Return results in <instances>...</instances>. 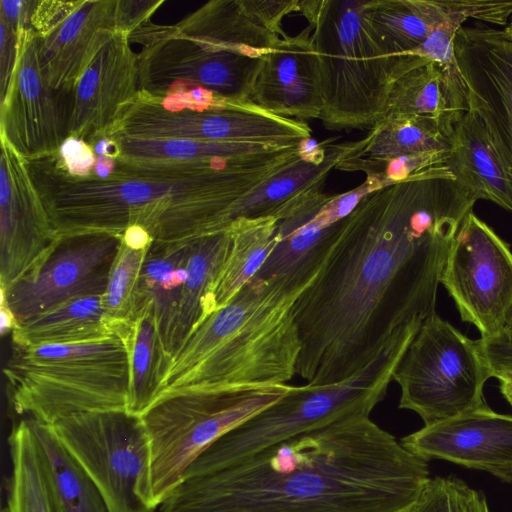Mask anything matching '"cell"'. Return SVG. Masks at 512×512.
Segmentation results:
<instances>
[{
	"label": "cell",
	"instance_id": "1",
	"mask_svg": "<svg viewBox=\"0 0 512 512\" xmlns=\"http://www.w3.org/2000/svg\"><path fill=\"white\" fill-rule=\"evenodd\" d=\"M476 202L451 172L364 197L293 306L301 340L296 374L315 386L342 382L399 330L435 315L452 242Z\"/></svg>",
	"mask_w": 512,
	"mask_h": 512
},
{
	"label": "cell",
	"instance_id": "2",
	"mask_svg": "<svg viewBox=\"0 0 512 512\" xmlns=\"http://www.w3.org/2000/svg\"><path fill=\"white\" fill-rule=\"evenodd\" d=\"M429 478L427 461L359 415L185 476L160 512H407Z\"/></svg>",
	"mask_w": 512,
	"mask_h": 512
},
{
	"label": "cell",
	"instance_id": "3",
	"mask_svg": "<svg viewBox=\"0 0 512 512\" xmlns=\"http://www.w3.org/2000/svg\"><path fill=\"white\" fill-rule=\"evenodd\" d=\"M302 143L233 159L169 162L115 159L106 178L74 177L51 156L28 162L59 237L132 225L154 241L186 242L227 230L234 204L295 160Z\"/></svg>",
	"mask_w": 512,
	"mask_h": 512
},
{
	"label": "cell",
	"instance_id": "4",
	"mask_svg": "<svg viewBox=\"0 0 512 512\" xmlns=\"http://www.w3.org/2000/svg\"><path fill=\"white\" fill-rule=\"evenodd\" d=\"M301 293L279 280L254 277L180 346L157 397L286 384L296 374L301 351L293 314Z\"/></svg>",
	"mask_w": 512,
	"mask_h": 512
},
{
	"label": "cell",
	"instance_id": "5",
	"mask_svg": "<svg viewBox=\"0 0 512 512\" xmlns=\"http://www.w3.org/2000/svg\"><path fill=\"white\" fill-rule=\"evenodd\" d=\"M363 0H303L301 13L312 26L323 109L330 130L371 129L384 116L393 82L428 60L388 56L367 29Z\"/></svg>",
	"mask_w": 512,
	"mask_h": 512
},
{
	"label": "cell",
	"instance_id": "6",
	"mask_svg": "<svg viewBox=\"0 0 512 512\" xmlns=\"http://www.w3.org/2000/svg\"><path fill=\"white\" fill-rule=\"evenodd\" d=\"M3 374L14 411L44 424L80 413L127 410L129 352L117 334L82 344H12Z\"/></svg>",
	"mask_w": 512,
	"mask_h": 512
},
{
	"label": "cell",
	"instance_id": "7",
	"mask_svg": "<svg viewBox=\"0 0 512 512\" xmlns=\"http://www.w3.org/2000/svg\"><path fill=\"white\" fill-rule=\"evenodd\" d=\"M416 335L413 328L401 329L371 363L342 382L323 386L290 385L278 401L211 444L189 466L184 477L223 468L340 419L369 416L386 396L394 371Z\"/></svg>",
	"mask_w": 512,
	"mask_h": 512
},
{
	"label": "cell",
	"instance_id": "8",
	"mask_svg": "<svg viewBox=\"0 0 512 512\" xmlns=\"http://www.w3.org/2000/svg\"><path fill=\"white\" fill-rule=\"evenodd\" d=\"M289 388L182 390L157 397L141 415L150 439L155 505L160 506L211 444L278 401Z\"/></svg>",
	"mask_w": 512,
	"mask_h": 512
},
{
	"label": "cell",
	"instance_id": "9",
	"mask_svg": "<svg viewBox=\"0 0 512 512\" xmlns=\"http://www.w3.org/2000/svg\"><path fill=\"white\" fill-rule=\"evenodd\" d=\"M106 135L285 147L310 139L311 129L305 122L248 102H232L200 87H187L161 96L139 91Z\"/></svg>",
	"mask_w": 512,
	"mask_h": 512
},
{
	"label": "cell",
	"instance_id": "10",
	"mask_svg": "<svg viewBox=\"0 0 512 512\" xmlns=\"http://www.w3.org/2000/svg\"><path fill=\"white\" fill-rule=\"evenodd\" d=\"M492 377L479 340H472L437 313L428 318L393 374L399 407L431 425L486 404L483 388Z\"/></svg>",
	"mask_w": 512,
	"mask_h": 512
},
{
	"label": "cell",
	"instance_id": "11",
	"mask_svg": "<svg viewBox=\"0 0 512 512\" xmlns=\"http://www.w3.org/2000/svg\"><path fill=\"white\" fill-rule=\"evenodd\" d=\"M138 53L139 88L161 96L178 87H200L215 96L248 102L263 56L270 49L203 36H185L174 25L150 21L128 36Z\"/></svg>",
	"mask_w": 512,
	"mask_h": 512
},
{
	"label": "cell",
	"instance_id": "12",
	"mask_svg": "<svg viewBox=\"0 0 512 512\" xmlns=\"http://www.w3.org/2000/svg\"><path fill=\"white\" fill-rule=\"evenodd\" d=\"M99 489L109 512H154L150 439L127 410L86 412L51 425Z\"/></svg>",
	"mask_w": 512,
	"mask_h": 512
},
{
	"label": "cell",
	"instance_id": "13",
	"mask_svg": "<svg viewBox=\"0 0 512 512\" xmlns=\"http://www.w3.org/2000/svg\"><path fill=\"white\" fill-rule=\"evenodd\" d=\"M440 283L480 338L512 330V251L473 210L458 228Z\"/></svg>",
	"mask_w": 512,
	"mask_h": 512
},
{
	"label": "cell",
	"instance_id": "14",
	"mask_svg": "<svg viewBox=\"0 0 512 512\" xmlns=\"http://www.w3.org/2000/svg\"><path fill=\"white\" fill-rule=\"evenodd\" d=\"M121 244V235L108 232L59 237L36 272L0 288V303L11 310L19 324L68 300L103 295Z\"/></svg>",
	"mask_w": 512,
	"mask_h": 512
},
{
	"label": "cell",
	"instance_id": "15",
	"mask_svg": "<svg viewBox=\"0 0 512 512\" xmlns=\"http://www.w3.org/2000/svg\"><path fill=\"white\" fill-rule=\"evenodd\" d=\"M454 53L465 83L469 110L482 121L512 177V20L504 27L463 25Z\"/></svg>",
	"mask_w": 512,
	"mask_h": 512
},
{
	"label": "cell",
	"instance_id": "16",
	"mask_svg": "<svg viewBox=\"0 0 512 512\" xmlns=\"http://www.w3.org/2000/svg\"><path fill=\"white\" fill-rule=\"evenodd\" d=\"M0 288L32 275L59 236L31 176L28 162L1 138Z\"/></svg>",
	"mask_w": 512,
	"mask_h": 512
},
{
	"label": "cell",
	"instance_id": "17",
	"mask_svg": "<svg viewBox=\"0 0 512 512\" xmlns=\"http://www.w3.org/2000/svg\"><path fill=\"white\" fill-rule=\"evenodd\" d=\"M47 82L31 29L18 34V54L6 95L0 101V138L27 162L58 153L66 139L67 116Z\"/></svg>",
	"mask_w": 512,
	"mask_h": 512
},
{
	"label": "cell",
	"instance_id": "18",
	"mask_svg": "<svg viewBox=\"0 0 512 512\" xmlns=\"http://www.w3.org/2000/svg\"><path fill=\"white\" fill-rule=\"evenodd\" d=\"M400 441L427 462L442 459L512 483V416L488 405L424 425Z\"/></svg>",
	"mask_w": 512,
	"mask_h": 512
},
{
	"label": "cell",
	"instance_id": "19",
	"mask_svg": "<svg viewBox=\"0 0 512 512\" xmlns=\"http://www.w3.org/2000/svg\"><path fill=\"white\" fill-rule=\"evenodd\" d=\"M139 91L138 54L132 50L128 35L116 32L71 92L66 138L89 143L106 135Z\"/></svg>",
	"mask_w": 512,
	"mask_h": 512
},
{
	"label": "cell",
	"instance_id": "20",
	"mask_svg": "<svg viewBox=\"0 0 512 512\" xmlns=\"http://www.w3.org/2000/svg\"><path fill=\"white\" fill-rule=\"evenodd\" d=\"M331 195L316 189L286 203L276 219V245L255 277L275 279L304 291L317 275L337 238L342 221L327 209Z\"/></svg>",
	"mask_w": 512,
	"mask_h": 512
},
{
	"label": "cell",
	"instance_id": "21",
	"mask_svg": "<svg viewBox=\"0 0 512 512\" xmlns=\"http://www.w3.org/2000/svg\"><path fill=\"white\" fill-rule=\"evenodd\" d=\"M312 26L280 38L263 56L248 103L271 114L305 122L320 119L323 99Z\"/></svg>",
	"mask_w": 512,
	"mask_h": 512
},
{
	"label": "cell",
	"instance_id": "22",
	"mask_svg": "<svg viewBox=\"0 0 512 512\" xmlns=\"http://www.w3.org/2000/svg\"><path fill=\"white\" fill-rule=\"evenodd\" d=\"M117 0L82 1L50 34L38 38L40 65L53 90L71 93L100 49L117 32Z\"/></svg>",
	"mask_w": 512,
	"mask_h": 512
},
{
	"label": "cell",
	"instance_id": "23",
	"mask_svg": "<svg viewBox=\"0 0 512 512\" xmlns=\"http://www.w3.org/2000/svg\"><path fill=\"white\" fill-rule=\"evenodd\" d=\"M482 22V0H363L362 19L390 57H408L441 24L454 16Z\"/></svg>",
	"mask_w": 512,
	"mask_h": 512
},
{
	"label": "cell",
	"instance_id": "24",
	"mask_svg": "<svg viewBox=\"0 0 512 512\" xmlns=\"http://www.w3.org/2000/svg\"><path fill=\"white\" fill-rule=\"evenodd\" d=\"M191 244L192 240L175 243L153 241L146 251L138 284L135 320L143 313L150 315L169 361L174 354V337Z\"/></svg>",
	"mask_w": 512,
	"mask_h": 512
},
{
	"label": "cell",
	"instance_id": "25",
	"mask_svg": "<svg viewBox=\"0 0 512 512\" xmlns=\"http://www.w3.org/2000/svg\"><path fill=\"white\" fill-rule=\"evenodd\" d=\"M447 149L450 138L435 121L412 114H385L364 138L343 143L335 169L367 173L403 156Z\"/></svg>",
	"mask_w": 512,
	"mask_h": 512
},
{
	"label": "cell",
	"instance_id": "26",
	"mask_svg": "<svg viewBox=\"0 0 512 512\" xmlns=\"http://www.w3.org/2000/svg\"><path fill=\"white\" fill-rule=\"evenodd\" d=\"M446 165L477 201L493 202L512 213V177L482 121L470 110L454 126Z\"/></svg>",
	"mask_w": 512,
	"mask_h": 512
},
{
	"label": "cell",
	"instance_id": "27",
	"mask_svg": "<svg viewBox=\"0 0 512 512\" xmlns=\"http://www.w3.org/2000/svg\"><path fill=\"white\" fill-rule=\"evenodd\" d=\"M468 111V94L461 74L429 61L393 82L385 114H412L431 119L450 138L455 124Z\"/></svg>",
	"mask_w": 512,
	"mask_h": 512
},
{
	"label": "cell",
	"instance_id": "28",
	"mask_svg": "<svg viewBox=\"0 0 512 512\" xmlns=\"http://www.w3.org/2000/svg\"><path fill=\"white\" fill-rule=\"evenodd\" d=\"M304 142L301 154L260 186L237 201L231 208L229 225L237 219L271 216L291 200L316 189H323L329 172L335 169L343 144L310 147Z\"/></svg>",
	"mask_w": 512,
	"mask_h": 512
},
{
	"label": "cell",
	"instance_id": "29",
	"mask_svg": "<svg viewBox=\"0 0 512 512\" xmlns=\"http://www.w3.org/2000/svg\"><path fill=\"white\" fill-rule=\"evenodd\" d=\"M12 344L33 347L48 344L99 342L115 335L102 307V295L83 296L19 323Z\"/></svg>",
	"mask_w": 512,
	"mask_h": 512
},
{
	"label": "cell",
	"instance_id": "30",
	"mask_svg": "<svg viewBox=\"0 0 512 512\" xmlns=\"http://www.w3.org/2000/svg\"><path fill=\"white\" fill-rule=\"evenodd\" d=\"M8 444L12 463L9 512H62L31 418L13 424Z\"/></svg>",
	"mask_w": 512,
	"mask_h": 512
},
{
	"label": "cell",
	"instance_id": "31",
	"mask_svg": "<svg viewBox=\"0 0 512 512\" xmlns=\"http://www.w3.org/2000/svg\"><path fill=\"white\" fill-rule=\"evenodd\" d=\"M230 242L228 229L192 240L174 337V354L213 313L212 292L227 257Z\"/></svg>",
	"mask_w": 512,
	"mask_h": 512
},
{
	"label": "cell",
	"instance_id": "32",
	"mask_svg": "<svg viewBox=\"0 0 512 512\" xmlns=\"http://www.w3.org/2000/svg\"><path fill=\"white\" fill-rule=\"evenodd\" d=\"M227 229L231 242L213 288V312L227 305L256 276L276 245V219L273 216L240 218Z\"/></svg>",
	"mask_w": 512,
	"mask_h": 512
},
{
	"label": "cell",
	"instance_id": "33",
	"mask_svg": "<svg viewBox=\"0 0 512 512\" xmlns=\"http://www.w3.org/2000/svg\"><path fill=\"white\" fill-rule=\"evenodd\" d=\"M117 335L129 352L127 411L141 416L157 398L170 361L161 347L155 323L147 313L139 315Z\"/></svg>",
	"mask_w": 512,
	"mask_h": 512
},
{
	"label": "cell",
	"instance_id": "34",
	"mask_svg": "<svg viewBox=\"0 0 512 512\" xmlns=\"http://www.w3.org/2000/svg\"><path fill=\"white\" fill-rule=\"evenodd\" d=\"M31 421L45 453L61 511L109 512L99 489L82 465L62 444L52 426L33 418Z\"/></svg>",
	"mask_w": 512,
	"mask_h": 512
},
{
	"label": "cell",
	"instance_id": "35",
	"mask_svg": "<svg viewBox=\"0 0 512 512\" xmlns=\"http://www.w3.org/2000/svg\"><path fill=\"white\" fill-rule=\"evenodd\" d=\"M110 137L117 142L120 151L119 158L144 161L207 162L233 159L282 148L242 142Z\"/></svg>",
	"mask_w": 512,
	"mask_h": 512
},
{
	"label": "cell",
	"instance_id": "36",
	"mask_svg": "<svg viewBox=\"0 0 512 512\" xmlns=\"http://www.w3.org/2000/svg\"><path fill=\"white\" fill-rule=\"evenodd\" d=\"M147 249L133 250L122 242L111 267L102 307L115 333L119 327L135 321L138 284Z\"/></svg>",
	"mask_w": 512,
	"mask_h": 512
},
{
	"label": "cell",
	"instance_id": "37",
	"mask_svg": "<svg viewBox=\"0 0 512 512\" xmlns=\"http://www.w3.org/2000/svg\"><path fill=\"white\" fill-rule=\"evenodd\" d=\"M407 512H490L482 491L454 476L434 477Z\"/></svg>",
	"mask_w": 512,
	"mask_h": 512
},
{
	"label": "cell",
	"instance_id": "38",
	"mask_svg": "<svg viewBox=\"0 0 512 512\" xmlns=\"http://www.w3.org/2000/svg\"><path fill=\"white\" fill-rule=\"evenodd\" d=\"M468 19L457 15L435 29L425 41L409 56L431 61L454 74H460L454 53V39L457 31Z\"/></svg>",
	"mask_w": 512,
	"mask_h": 512
},
{
	"label": "cell",
	"instance_id": "39",
	"mask_svg": "<svg viewBox=\"0 0 512 512\" xmlns=\"http://www.w3.org/2000/svg\"><path fill=\"white\" fill-rule=\"evenodd\" d=\"M245 11L261 26L282 37L287 34L282 29L285 16L299 13L298 0H241Z\"/></svg>",
	"mask_w": 512,
	"mask_h": 512
},
{
	"label": "cell",
	"instance_id": "40",
	"mask_svg": "<svg viewBox=\"0 0 512 512\" xmlns=\"http://www.w3.org/2000/svg\"><path fill=\"white\" fill-rule=\"evenodd\" d=\"M55 165L74 177H86L93 172L96 155L84 140L66 138L58 153L51 156Z\"/></svg>",
	"mask_w": 512,
	"mask_h": 512
},
{
	"label": "cell",
	"instance_id": "41",
	"mask_svg": "<svg viewBox=\"0 0 512 512\" xmlns=\"http://www.w3.org/2000/svg\"><path fill=\"white\" fill-rule=\"evenodd\" d=\"M80 1L41 0L32 12L30 27L38 38L50 34L81 4Z\"/></svg>",
	"mask_w": 512,
	"mask_h": 512
},
{
	"label": "cell",
	"instance_id": "42",
	"mask_svg": "<svg viewBox=\"0 0 512 512\" xmlns=\"http://www.w3.org/2000/svg\"><path fill=\"white\" fill-rule=\"evenodd\" d=\"M478 340L492 377L512 374V330Z\"/></svg>",
	"mask_w": 512,
	"mask_h": 512
},
{
	"label": "cell",
	"instance_id": "43",
	"mask_svg": "<svg viewBox=\"0 0 512 512\" xmlns=\"http://www.w3.org/2000/svg\"><path fill=\"white\" fill-rule=\"evenodd\" d=\"M164 3L157 1L117 0L116 29L129 35L141 25L150 21L152 15Z\"/></svg>",
	"mask_w": 512,
	"mask_h": 512
},
{
	"label": "cell",
	"instance_id": "44",
	"mask_svg": "<svg viewBox=\"0 0 512 512\" xmlns=\"http://www.w3.org/2000/svg\"><path fill=\"white\" fill-rule=\"evenodd\" d=\"M18 54V35L0 22V101L6 95Z\"/></svg>",
	"mask_w": 512,
	"mask_h": 512
},
{
	"label": "cell",
	"instance_id": "45",
	"mask_svg": "<svg viewBox=\"0 0 512 512\" xmlns=\"http://www.w3.org/2000/svg\"><path fill=\"white\" fill-rule=\"evenodd\" d=\"M37 1H0V22L15 34L31 28L30 20Z\"/></svg>",
	"mask_w": 512,
	"mask_h": 512
},
{
	"label": "cell",
	"instance_id": "46",
	"mask_svg": "<svg viewBox=\"0 0 512 512\" xmlns=\"http://www.w3.org/2000/svg\"><path fill=\"white\" fill-rule=\"evenodd\" d=\"M153 241L147 230L139 225L129 226L122 234V242L133 250H145Z\"/></svg>",
	"mask_w": 512,
	"mask_h": 512
},
{
	"label": "cell",
	"instance_id": "47",
	"mask_svg": "<svg viewBox=\"0 0 512 512\" xmlns=\"http://www.w3.org/2000/svg\"><path fill=\"white\" fill-rule=\"evenodd\" d=\"M17 325L18 323L11 310L5 304L0 303L1 334L4 335L8 332H12Z\"/></svg>",
	"mask_w": 512,
	"mask_h": 512
},
{
	"label": "cell",
	"instance_id": "48",
	"mask_svg": "<svg viewBox=\"0 0 512 512\" xmlns=\"http://www.w3.org/2000/svg\"><path fill=\"white\" fill-rule=\"evenodd\" d=\"M497 379L499 381V390L501 395L512 407V374L503 375Z\"/></svg>",
	"mask_w": 512,
	"mask_h": 512
},
{
	"label": "cell",
	"instance_id": "49",
	"mask_svg": "<svg viewBox=\"0 0 512 512\" xmlns=\"http://www.w3.org/2000/svg\"><path fill=\"white\" fill-rule=\"evenodd\" d=\"M1 512H9L8 507H7V506H6V507H4V508L2 509V511H1Z\"/></svg>",
	"mask_w": 512,
	"mask_h": 512
}]
</instances>
